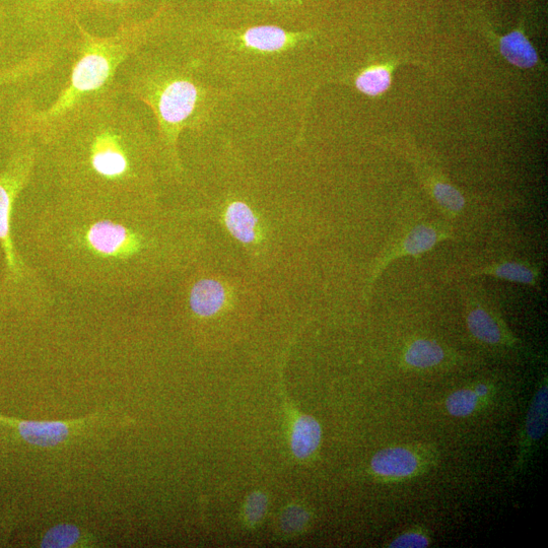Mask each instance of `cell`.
<instances>
[{
	"label": "cell",
	"mask_w": 548,
	"mask_h": 548,
	"mask_svg": "<svg viewBox=\"0 0 548 548\" xmlns=\"http://www.w3.org/2000/svg\"><path fill=\"white\" fill-rule=\"evenodd\" d=\"M122 95L103 99L63 124L43 144L58 198L148 202L161 159L156 137Z\"/></svg>",
	"instance_id": "1"
},
{
	"label": "cell",
	"mask_w": 548,
	"mask_h": 548,
	"mask_svg": "<svg viewBox=\"0 0 548 548\" xmlns=\"http://www.w3.org/2000/svg\"><path fill=\"white\" fill-rule=\"evenodd\" d=\"M146 203L58 198L39 219L37 250L68 284L128 291L139 283L151 246Z\"/></svg>",
	"instance_id": "2"
},
{
	"label": "cell",
	"mask_w": 548,
	"mask_h": 548,
	"mask_svg": "<svg viewBox=\"0 0 548 548\" xmlns=\"http://www.w3.org/2000/svg\"><path fill=\"white\" fill-rule=\"evenodd\" d=\"M74 26L76 37L68 48L74 55L70 78L45 108H39L29 98L15 105L10 126L16 139L32 137L41 145L85 108L123 95L119 82L123 65L172 30L164 10L148 20L123 22L108 36L90 32L80 20H74Z\"/></svg>",
	"instance_id": "3"
},
{
	"label": "cell",
	"mask_w": 548,
	"mask_h": 548,
	"mask_svg": "<svg viewBox=\"0 0 548 548\" xmlns=\"http://www.w3.org/2000/svg\"><path fill=\"white\" fill-rule=\"evenodd\" d=\"M165 38L130 57L121 68L119 82L123 95L151 109L157 123L155 137L160 157L178 169L180 135L209 128L228 93L210 84L209 78L179 46L171 50L162 48Z\"/></svg>",
	"instance_id": "4"
},
{
	"label": "cell",
	"mask_w": 548,
	"mask_h": 548,
	"mask_svg": "<svg viewBox=\"0 0 548 548\" xmlns=\"http://www.w3.org/2000/svg\"><path fill=\"white\" fill-rule=\"evenodd\" d=\"M9 160L0 172V248L5 260L4 279L0 285V305L18 307L27 301H41L42 289L37 273L26 264L12 234L14 207L29 185L41 156L40 146L32 137H20Z\"/></svg>",
	"instance_id": "5"
},
{
	"label": "cell",
	"mask_w": 548,
	"mask_h": 548,
	"mask_svg": "<svg viewBox=\"0 0 548 548\" xmlns=\"http://www.w3.org/2000/svg\"><path fill=\"white\" fill-rule=\"evenodd\" d=\"M460 295L466 326L475 340L493 348H515L519 345V340L484 290L461 286Z\"/></svg>",
	"instance_id": "6"
},
{
	"label": "cell",
	"mask_w": 548,
	"mask_h": 548,
	"mask_svg": "<svg viewBox=\"0 0 548 548\" xmlns=\"http://www.w3.org/2000/svg\"><path fill=\"white\" fill-rule=\"evenodd\" d=\"M65 0H11L16 29L37 40V45L68 42L75 27L64 17Z\"/></svg>",
	"instance_id": "7"
},
{
	"label": "cell",
	"mask_w": 548,
	"mask_h": 548,
	"mask_svg": "<svg viewBox=\"0 0 548 548\" xmlns=\"http://www.w3.org/2000/svg\"><path fill=\"white\" fill-rule=\"evenodd\" d=\"M454 230L447 221L426 222L408 229L394 240L377 259L370 278V290L386 268L403 257H416L432 251L440 243L453 240Z\"/></svg>",
	"instance_id": "8"
},
{
	"label": "cell",
	"mask_w": 548,
	"mask_h": 548,
	"mask_svg": "<svg viewBox=\"0 0 548 548\" xmlns=\"http://www.w3.org/2000/svg\"><path fill=\"white\" fill-rule=\"evenodd\" d=\"M67 51L63 43L50 42L35 47L29 54L10 65L0 66V97L13 86L50 73Z\"/></svg>",
	"instance_id": "9"
},
{
	"label": "cell",
	"mask_w": 548,
	"mask_h": 548,
	"mask_svg": "<svg viewBox=\"0 0 548 548\" xmlns=\"http://www.w3.org/2000/svg\"><path fill=\"white\" fill-rule=\"evenodd\" d=\"M418 177L438 209L448 220L459 217L466 208L464 194L433 166L422 160L416 152L410 153Z\"/></svg>",
	"instance_id": "10"
},
{
	"label": "cell",
	"mask_w": 548,
	"mask_h": 548,
	"mask_svg": "<svg viewBox=\"0 0 548 548\" xmlns=\"http://www.w3.org/2000/svg\"><path fill=\"white\" fill-rule=\"evenodd\" d=\"M140 2L141 0H65L63 12L65 19L72 26L74 20L82 21L86 17L121 24L128 21L129 15Z\"/></svg>",
	"instance_id": "11"
},
{
	"label": "cell",
	"mask_w": 548,
	"mask_h": 548,
	"mask_svg": "<svg viewBox=\"0 0 548 548\" xmlns=\"http://www.w3.org/2000/svg\"><path fill=\"white\" fill-rule=\"evenodd\" d=\"M485 31L491 43L510 64L521 70L542 66L536 49L525 34L523 20L514 31L504 36H498L491 29H485Z\"/></svg>",
	"instance_id": "12"
},
{
	"label": "cell",
	"mask_w": 548,
	"mask_h": 548,
	"mask_svg": "<svg viewBox=\"0 0 548 548\" xmlns=\"http://www.w3.org/2000/svg\"><path fill=\"white\" fill-rule=\"evenodd\" d=\"M468 277H491L509 283L539 288L541 267L523 260H501L467 271Z\"/></svg>",
	"instance_id": "13"
},
{
	"label": "cell",
	"mask_w": 548,
	"mask_h": 548,
	"mask_svg": "<svg viewBox=\"0 0 548 548\" xmlns=\"http://www.w3.org/2000/svg\"><path fill=\"white\" fill-rule=\"evenodd\" d=\"M0 422L14 426L27 443L38 447H54L63 443L82 422H28L0 417Z\"/></svg>",
	"instance_id": "14"
},
{
	"label": "cell",
	"mask_w": 548,
	"mask_h": 548,
	"mask_svg": "<svg viewBox=\"0 0 548 548\" xmlns=\"http://www.w3.org/2000/svg\"><path fill=\"white\" fill-rule=\"evenodd\" d=\"M290 446L293 456L298 461L311 459L318 451L322 440V429L319 422L310 415L301 414L293 408Z\"/></svg>",
	"instance_id": "15"
},
{
	"label": "cell",
	"mask_w": 548,
	"mask_h": 548,
	"mask_svg": "<svg viewBox=\"0 0 548 548\" xmlns=\"http://www.w3.org/2000/svg\"><path fill=\"white\" fill-rule=\"evenodd\" d=\"M454 354L440 342L429 338L411 340L402 353L403 364L410 369L430 370L452 362Z\"/></svg>",
	"instance_id": "16"
},
{
	"label": "cell",
	"mask_w": 548,
	"mask_h": 548,
	"mask_svg": "<svg viewBox=\"0 0 548 548\" xmlns=\"http://www.w3.org/2000/svg\"><path fill=\"white\" fill-rule=\"evenodd\" d=\"M371 467L377 475L382 477L406 478L420 470L421 460L414 451L393 447L379 451L373 457Z\"/></svg>",
	"instance_id": "17"
},
{
	"label": "cell",
	"mask_w": 548,
	"mask_h": 548,
	"mask_svg": "<svg viewBox=\"0 0 548 548\" xmlns=\"http://www.w3.org/2000/svg\"><path fill=\"white\" fill-rule=\"evenodd\" d=\"M548 390L547 383H542L535 394L528 411L524 428L523 441L521 443L520 459L528 454L529 449L536 445L546 434L548 415Z\"/></svg>",
	"instance_id": "18"
},
{
	"label": "cell",
	"mask_w": 548,
	"mask_h": 548,
	"mask_svg": "<svg viewBox=\"0 0 548 548\" xmlns=\"http://www.w3.org/2000/svg\"><path fill=\"white\" fill-rule=\"evenodd\" d=\"M226 302L224 286L215 280H202L196 283L189 297L192 312L200 317L218 314Z\"/></svg>",
	"instance_id": "19"
},
{
	"label": "cell",
	"mask_w": 548,
	"mask_h": 548,
	"mask_svg": "<svg viewBox=\"0 0 548 548\" xmlns=\"http://www.w3.org/2000/svg\"><path fill=\"white\" fill-rule=\"evenodd\" d=\"M393 68L390 62L370 64L354 76L353 85L368 97L382 96L391 87Z\"/></svg>",
	"instance_id": "20"
},
{
	"label": "cell",
	"mask_w": 548,
	"mask_h": 548,
	"mask_svg": "<svg viewBox=\"0 0 548 548\" xmlns=\"http://www.w3.org/2000/svg\"><path fill=\"white\" fill-rule=\"evenodd\" d=\"M226 226L240 242L249 244L256 238L257 220L254 213L244 202L231 203L226 212Z\"/></svg>",
	"instance_id": "21"
},
{
	"label": "cell",
	"mask_w": 548,
	"mask_h": 548,
	"mask_svg": "<svg viewBox=\"0 0 548 548\" xmlns=\"http://www.w3.org/2000/svg\"><path fill=\"white\" fill-rule=\"evenodd\" d=\"M82 538L79 527L70 524H60L46 532L41 547L65 548L75 546Z\"/></svg>",
	"instance_id": "22"
},
{
	"label": "cell",
	"mask_w": 548,
	"mask_h": 548,
	"mask_svg": "<svg viewBox=\"0 0 548 548\" xmlns=\"http://www.w3.org/2000/svg\"><path fill=\"white\" fill-rule=\"evenodd\" d=\"M479 397L474 390L463 389L452 393L446 402L448 413L456 418L472 415L478 405Z\"/></svg>",
	"instance_id": "23"
},
{
	"label": "cell",
	"mask_w": 548,
	"mask_h": 548,
	"mask_svg": "<svg viewBox=\"0 0 548 548\" xmlns=\"http://www.w3.org/2000/svg\"><path fill=\"white\" fill-rule=\"evenodd\" d=\"M268 509V498L262 492L251 493L243 507V519L250 528L257 527L264 519Z\"/></svg>",
	"instance_id": "24"
},
{
	"label": "cell",
	"mask_w": 548,
	"mask_h": 548,
	"mask_svg": "<svg viewBox=\"0 0 548 548\" xmlns=\"http://www.w3.org/2000/svg\"><path fill=\"white\" fill-rule=\"evenodd\" d=\"M309 522V512L300 505L288 506L281 516L282 530L289 535L301 533L308 526Z\"/></svg>",
	"instance_id": "25"
},
{
	"label": "cell",
	"mask_w": 548,
	"mask_h": 548,
	"mask_svg": "<svg viewBox=\"0 0 548 548\" xmlns=\"http://www.w3.org/2000/svg\"><path fill=\"white\" fill-rule=\"evenodd\" d=\"M430 545L429 538L421 532H407L396 537L390 542L389 547L392 548H421Z\"/></svg>",
	"instance_id": "26"
},
{
	"label": "cell",
	"mask_w": 548,
	"mask_h": 548,
	"mask_svg": "<svg viewBox=\"0 0 548 548\" xmlns=\"http://www.w3.org/2000/svg\"><path fill=\"white\" fill-rule=\"evenodd\" d=\"M16 29L11 0H0V37Z\"/></svg>",
	"instance_id": "27"
},
{
	"label": "cell",
	"mask_w": 548,
	"mask_h": 548,
	"mask_svg": "<svg viewBox=\"0 0 548 548\" xmlns=\"http://www.w3.org/2000/svg\"><path fill=\"white\" fill-rule=\"evenodd\" d=\"M474 392L476 393V395L478 397H485L488 395V392H489V388L487 385L485 384H478L475 389H474Z\"/></svg>",
	"instance_id": "28"
},
{
	"label": "cell",
	"mask_w": 548,
	"mask_h": 548,
	"mask_svg": "<svg viewBox=\"0 0 548 548\" xmlns=\"http://www.w3.org/2000/svg\"><path fill=\"white\" fill-rule=\"evenodd\" d=\"M271 2H283V0H271Z\"/></svg>",
	"instance_id": "29"
}]
</instances>
